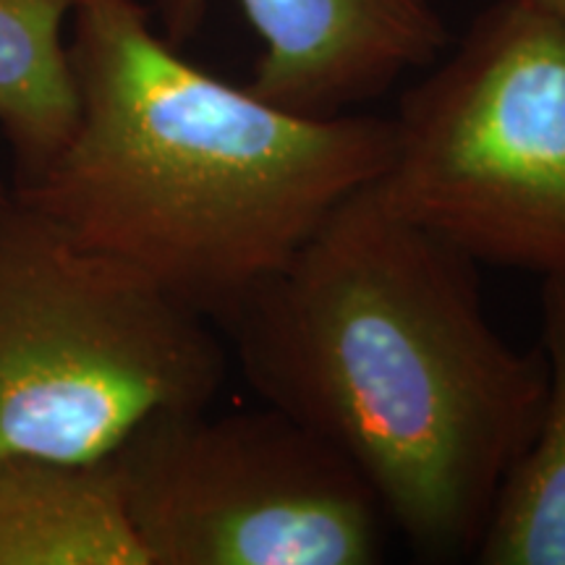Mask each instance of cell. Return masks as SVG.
I'll use <instances>...</instances> for the list:
<instances>
[{"mask_svg":"<svg viewBox=\"0 0 565 565\" xmlns=\"http://www.w3.org/2000/svg\"><path fill=\"white\" fill-rule=\"evenodd\" d=\"M221 330L252 391L338 450L422 561L475 557L547 364L494 330L469 254L370 186Z\"/></svg>","mask_w":565,"mask_h":565,"instance_id":"cell-1","label":"cell"},{"mask_svg":"<svg viewBox=\"0 0 565 565\" xmlns=\"http://www.w3.org/2000/svg\"><path fill=\"white\" fill-rule=\"evenodd\" d=\"M68 53L79 121L13 196L217 330L391 166V116L267 103L183 58L139 0H76Z\"/></svg>","mask_w":565,"mask_h":565,"instance_id":"cell-2","label":"cell"},{"mask_svg":"<svg viewBox=\"0 0 565 565\" xmlns=\"http://www.w3.org/2000/svg\"><path fill=\"white\" fill-rule=\"evenodd\" d=\"M215 324L40 210L0 202V461H108L145 422L212 406Z\"/></svg>","mask_w":565,"mask_h":565,"instance_id":"cell-3","label":"cell"},{"mask_svg":"<svg viewBox=\"0 0 565 565\" xmlns=\"http://www.w3.org/2000/svg\"><path fill=\"white\" fill-rule=\"evenodd\" d=\"M387 207L469 254L565 282V32L498 0L401 95Z\"/></svg>","mask_w":565,"mask_h":565,"instance_id":"cell-4","label":"cell"},{"mask_svg":"<svg viewBox=\"0 0 565 565\" xmlns=\"http://www.w3.org/2000/svg\"><path fill=\"white\" fill-rule=\"evenodd\" d=\"M150 565H372L391 521L338 450L267 406L145 422L110 458Z\"/></svg>","mask_w":565,"mask_h":565,"instance_id":"cell-5","label":"cell"},{"mask_svg":"<svg viewBox=\"0 0 565 565\" xmlns=\"http://www.w3.org/2000/svg\"><path fill=\"white\" fill-rule=\"evenodd\" d=\"M210 0H152L162 38L183 45ZM263 40L246 84L267 103L312 118L353 113L450 45L435 0H238Z\"/></svg>","mask_w":565,"mask_h":565,"instance_id":"cell-6","label":"cell"},{"mask_svg":"<svg viewBox=\"0 0 565 565\" xmlns=\"http://www.w3.org/2000/svg\"><path fill=\"white\" fill-rule=\"evenodd\" d=\"M0 565H150L110 461H0Z\"/></svg>","mask_w":565,"mask_h":565,"instance_id":"cell-7","label":"cell"},{"mask_svg":"<svg viewBox=\"0 0 565 565\" xmlns=\"http://www.w3.org/2000/svg\"><path fill=\"white\" fill-rule=\"evenodd\" d=\"M540 317L545 408L494 494L475 550L484 565H565V282L542 280Z\"/></svg>","mask_w":565,"mask_h":565,"instance_id":"cell-8","label":"cell"},{"mask_svg":"<svg viewBox=\"0 0 565 565\" xmlns=\"http://www.w3.org/2000/svg\"><path fill=\"white\" fill-rule=\"evenodd\" d=\"M76 0H0V131L17 183L38 175L79 121V92L63 30Z\"/></svg>","mask_w":565,"mask_h":565,"instance_id":"cell-9","label":"cell"},{"mask_svg":"<svg viewBox=\"0 0 565 565\" xmlns=\"http://www.w3.org/2000/svg\"><path fill=\"white\" fill-rule=\"evenodd\" d=\"M524 3L532 6L534 11H540L542 17H547L565 32V0H524Z\"/></svg>","mask_w":565,"mask_h":565,"instance_id":"cell-10","label":"cell"},{"mask_svg":"<svg viewBox=\"0 0 565 565\" xmlns=\"http://www.w3.org/2000/svg\"><path fill=\"white\" fill-rule=\"evenodd\" d=\"M11 196V186H6L3 181H0V202H6Z\"/></svg>","mask_w":565,"mask_h":565,"instance_id":"cell-11","label":"cell"}]
</instances>
